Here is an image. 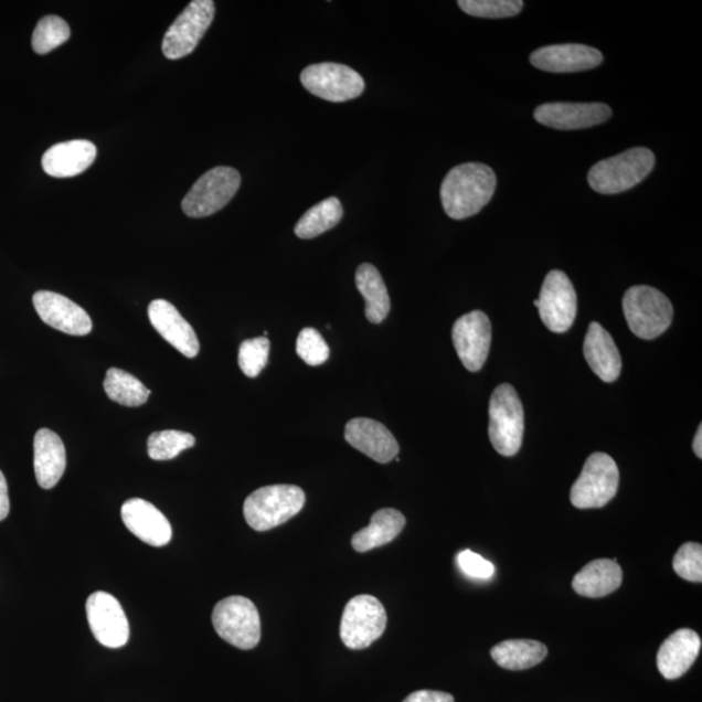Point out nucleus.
I'll return each mask as SVG.
<instances>
[{
	"label": "nucleus",
	"instance_id": "1",
	"mask_svg": "<svg viewBox=\"0 0 702 702\" xmlns=\"http://www.w3.org/2000/svg\"><path fill=\"white\" fill-rule=\"evenodd\" d=\"M497 185L491 167L465 163L453 168L442 185L443 208L455 221L477 215L492 200Z\"/></svg>",
	"mask_w": 702,
	"mask_h": 702
},
{
	"label": "nucleus",
	"instance_id": "2",
	"mask_svg": "<svg viewBox=\"0 0 702 702\" xmlns=\"http://www.w3.org/2000/svg\"><path fill=\"white\" fill-rule=\"evenodd\" d=\"M655 164V153L649 149H630L592 167L588 182L599 194L624 193L640 184L652 172Z\"/></svg>",
	"mask_w": 702,
	"mask_h": 702
},
{
	"label": "nucleus",
	"instance_id": "3",
	"mask_svg": "<svg viewBox=\"0 0 702 702\" xmlns=\"http://www.w3.org/2000/svg\"><path fill=\"white\" fill-rule=\"evenodd\" d=\"M306 496L297 486H268L247 497L244 515L253 530L265 532L296 517L305 507Z\"/></svg>",
	"mask_w": 702,
	"mask_h": 702
},
{
	"label": "nucleus",
	"instance_id": "4",
	"mask_svg": "<svg viewBox=\"0 0 702 702\" xmlns=\"http://www.w3.org/2000/svg\"><path fill=\"white\" fill-rule=\"evenodd\" d=\"M489 438L497 453L513 457L521 449L524 433V412L513 385L496 387L489 402Z\"/></svg>",
	"mask_w": 702,
	"mask_h": 702
},
{
	"label": "nucleus",
	"instance_id": "5",
	"mask_svg": "<svg viewBox=\"0 0 702 702\" xmlns=\"http://www.w3.org/2000/svg\"><path fill=\"white\" fill-rule=\"evenodd\" d=\"M624 312L631 332L642 340H653L667 332L674 309L662 291L636 285L626 291Z\"/></svg>",
	"mask_w": 702,
	"mask_h": 702
},
{
	"label": "nucleus",
	"instance_id": "6",
	"mask_svg": "<svg viewBox=\"0 0 702 702\" xmlns=\"http://www.w3.org/2000/svg\"><path fill=\"white\" fill-rule=\"evenodd\" d=\"M212 625L219 636L231 646L248 650L260 641V617L257 606L243 596H231L217 603Z\"/></svg>",
	"mask_w": 702,
	"mask_h": 702
},
{
	"label": "nucleus",
	"instance_id": "7",
	"mask_svg": "<svg viewBox=\"0 0 702 702\" xmlns=\"http://www.w3.org/2000/svg\"><path fill=\"white\" fill-rule=\"evenodd\" d=\"M619 470L610 456L594 453L585 462L581 477L574 482L570 501L577 509H599L617 494Z\"/></svg>",
	"mask_w": 702,
	"mask_h": 702
},
{
	"label": "nucleus",
	"instance_id": "8",
	"mask_svg": "<svg viewBox=\"0 0 702 702\" xmlns=\"http://www.w3.org/2000/svg\"><path fill=\"white\" fill-rule=\"evenodd\" d=\"M240 185L241 176L234 168H212L189 190L181 208L189 217L200 219L216 214L232 201Z\"/></svg>",
	"mask_w": 702,
	"mask_h": 702
},
{
	"label": "nucleus",
	"instance_id": "9",
	"mask_svg": "<svg viewBox=\"0 0 702 702\" xmlns=\"http://www.w3.org/2000/svg\"><path fill=\"white\" fill-rule=\"evenodd\" d=\"M386 611L382 603L371 595L351 598L343 610L340 638L349 649L369 648L382 638L386 627Z\"/></svg>",
	"mask_w": 702,
	"mask_h": 702
},
{
	"label": "nucleus",
	"instance_id": "10",
	"mask_svg": "<svg viewBox=\"0 0 702 702\" xmlns=\"http://www.w3.org/2000/svg\"><path fill=\"white\" fill-rule=\"evenodd\" d=\"M305 89L328 102L355 99L364 92V79L353 68L338 63L309 65L301 73Z\"/></svg>",
	"mask_w": 702,
	"mask_h": 702
},
{
	"label": "nucleus",
	"instance_id": "11",
	"mask_svg": "<svg viewBox=\"0 0 702 702\" xmlns=\"http://www.w3.org/2000/svg\"><path fill=\"white\" fill-rule=\"evenodd\" d=\"M215 17V3L212 0H194L168 29L163 40V54L170 61L193 53L208 32Z\"/></svg>",
	"mask_w": 702,
	"mask_h": 702
},
{
	"label": "nucleus",
	"instance_id": "12",
	"mask_svg": "<svg viewBox=\"0 0 702 702\" xmlns=\"http://www.w3.org/2000/svg\"><path fill=\"white\" fill-rule=\"evenodd\" d=\"M539 313L541 320L554 333L567 332L574 325L577 299L574 285L562 270H552L541 287Z\"/></svg>",
	"mask_w": 702,
	"mask_h": 702
},
{
	"label": "nucleus",
	"instance_id": "13",
	"mask_svg": "<svg viewBox=\"0 0 702 702\" xmlns=\"http://www.w3.org/2000/svg\"><path fill=\"white\" fill-rule=\"evenodd\" d=\"M86 616L94 638L106 648L117 649L129 640V621L123 606L107 592L99 591L87 598Z\"/></svg>",
	"mask_w": 702,
	"mask_h": 702
},
{
	"label": "nucleus",
	"instance_id": "14",
	"mask_svg": "<svg viewBox=\"0 0 702 702\" xmlns=\"http://www.w3.org/2000/svg\"><path fill=\"white\" fill-rule=\"evenodd\" d=\"M453 343L459 360L471 372L486 364L491 349L492 326L485 312L475 310L460 317L453 326Z\"/></svg>",
	"mask_w": 702,
	"mask_h": 702
},
{
	"label": "nucleus",
	"instance_id": "15",
	"mask_svg": "<svg viewBox=\"0 0 702 702\" xmlns=\"http://www.w3.org/2000/svg\"><path fill=\"white\" fill-rule=\"evenodd\" d=\"M36 313L45 323L71 336H86L93 323L83 307L54 291L40 290L33 296Z\"/></svg>",
	"mask_w": 702,
	"mask_h": 702
},
{
	"label": "nucleus",
	"instance_id": "16",
	"mask_svg": "<svg viewBox=\"0 0 702 702\" xmlns=\"http://www.w3.org/2000/svg\"><path fill=\"white\" fill-rule=\"evenodd\" d=\"M611 108L604 104H545L535 109V119L545 127L561 130L585 129L608 121Z\"/></svg>",
	"mask_w": 702,
	"mask_h": 702
},
{
	"label": "nucleus",
	"instance_id": "17",
	"mask_svg": "<svg viewBox=\"0 0 702 702\" xmlns=\"http://www.w3.org/2000/svg\"><path fill=\"white\" fill-rule=\"evenodd\" d=\"M345 440L379 464H390L400 453V445L391 430L369 418L351 419L345 427Z\"/></svg>",
	"mask_w": 702,
	"mask_h": 702
},
{
	"label": "nucleus",
	"instance_id": "18",
	"mask_svg": "<svg viewBox=\"0 0 702 702\" xmlns=\"http://www.w3.org/2000/svg\"><path fill=\"white\" fill-rule=\"evenodd\" d=\"M121 518L127 529L143 543L160 547L170 543L172 526L162 511L142 499H131L123 504Z\"/></svg>",
	"mask_w": 702,
	"mask_h": 702
},
{
	"label": "nucleus",
	"instance_id": "19",
	"mask_svg": "<svg viewBox=\"0 0 702 702\" xmlns=\"http://www.w3.org/2000/svg\"><path fill=\"white\" fill-rule=\"evenodd\" d=\"M149 318L157 332L182 355L190 360L199 355L200 341L193 327L172 304L166 299H156L149 306Z\"/></svg>",
	"mask_w": 702,
	"mask_h": 702
},
{
	"label": "nucleus",
	"instance_id": "20",
	"mask_svg": "<svg viewBox=\"0 0 702 702\" xmlns=\"http://www.w3.org/2000/svg\"><path fill=\"white\" fill-rule=\"evenodd\" d=\"M530 61L536 68L552 73H573L598 67L604 56L598 50L567 43L533 51Z\"/></svg>",
	"mask_w": 702,
	"mask_h": 702
},
{
	"label": "nucleus",
	"instance_id": "21",
	"mask_svg": "<svg viewBox=\"0 0 702 702\" xmlns=\"http://www.w3.org/2000/svg\"><path fill=\"white\" fill-rule=\"evenodd\" d=\"M701 639L698 632L682 628L663 641L657 655V667L668 680L683 677L698 660Z\"/></svg>",
	"mask_w": 702,
	"mask_h": 702
},
{
	"label": "nucleus",
	"instance_id": "22",
	"mask_svg": "<svg viewBox=\"0 0 702 702\" xmlns=\"http://www.w3.org/2000/svg\"><path fill=\"white\" fill-rule=\"evenodd\" d=\"M97 158V148L91 141L75 140L50 148L42 158L43 171L56 179L73 178L87 170Z\"/></svg>",
	"mask_w": 702,
	"mask_h": 702
},
{
	"label": "nucleus",
	"instance_id": "23",
	"mask_svg": "<svg viewBox=\"0 0 702 702\" xmlns=\"http://www.w3.org/2000/svg\"><path fill=\"white\" fill-rule=\"evenodd\" d=\"M583 350L589 368L603 382H616L621 371V358L610 333L596 321L589 325Z\"/></svg>",
	"mask_w": 702,
	"mask_h": 702
},
{
	"label": "nucleus",
	"instance_id": "24",
	"mask_svg": "<svg viewBox=\"0 0 702 702\" xmlns=\"http://www.w3.org/2000/svg\"><path fill=\"white\" fill-rule=\"evenodd\" d=\"M65 466L67 455L62 438L51 429H40L34 436V472L40 487L54 488L61 481Z\"/></svg>",
	"mask_w": 702,
	"mask_h": 702
},
{
	"label": "nucleus",
	"instance_id": "25",
	"mask_svg": "<svg viewBox=\"0 0 702 702\" xmlns=\"http://www.w3.org/2000/svg\"><path fill=\"white\" fill-rule=\"evenodd\" d=\"M624 581V572L616 560H596L584 566L573 579L577 595L589 598L609 596Z\"/></svg>",
	"mask_w": 702,
	"mask_h": 702
},
{
	"label": "nucleus",
	"instance_id": "26",
	"mask_svg": "<svg viewBox=\"0 0 702 702\" xmlns=\"http://www.w3.org/2000/svg\"><path fill=\"white\" fill-rule=\"evenodd\" d=\"M406 524V518L396 509L377 510L371 517V522L365 529L358 531L351 545L358 553H365L376 547L392 543Z\"/></svg>",
	"mask_w": 702,
	"mask_h": 702
},
{
	"label": "nucleus",
	"instance_id": "27",
	"mask_svg": "<svg viewBox=\"0 0 702 702\" xmlns=\"http://www.w3.org/2000/svg\"><path fill=\"white\" fill-rule=\"evenodd\" d=\"M355 284L365 301V318L371 323H382L391 311V298L377 268L370 263L358 267Z\"/></svg>",
	"mask_w": 702,
	"mask_h": 702
},
{
	"label": "nucleus",
	"instance_id": "28",
	"mask_svg": "<svg viewBox=\"0 0 702 702\" xmlns=\"http://www.w3.org/2000/svg\"><path fill=\"white\" fill-rule=\"evenodd\" d=\"M497 664L508 670H525L536 667L545 660L547 648L535 640H507L497 644L491 650Z\"/></svg>",
	"mask_w": 702,
	"mask_h": 702
},
{
	"label": "nucleus",
	"instance_id": "29",
	"mask_svg": "<svg viewBox=\"0 0 702 702\" xmlns=\"http://www.w3.org/2000/svg\"><path fill=\"white\" fill-rule=\"evenodd\" d=\"M343 216L342 204L339 199L331 196L319 202L299 219L296 225V236L302 240H311L334 228Z\"/></svg>",
	"mask_w": 702,
	"mask_h": 702
},
{
	"label": "nucleus",
	"instance_id": "30",
	"mask_svg": "<svg viewBox=\"0 0 702 702\" xmlns=\"http://www.w3.org/2000/svg\"><path fill=\"white\" fill-rule=\"evenodd\" d=\"M104 386L109 400L128 407L141 406L150 397V391L140 380L120 369L107 371Z\"/></svg>",
	"mask_w": 702,
	"mask_h": 702
},
{
	"label": "nucleus",
	"instance_id": "31",
	"mask_svg": "<svg viewBox=\"0 0 702 702\" xmlns=\"http://www.w3.org/2000/svg\"><path fill=\"white\" fill-rule=\"evenodd\" d=\"M71 36L67 21L59 17H45L36 24L32 39V47L35 54L46 55L51 51L62 46Z\"/></svg>",
	"mask_w": 702,
	"mask_h": 702
},
{
	"label": "nucleus",
	"instance_id": "32",
	"mask_svg": "<svg viewBox=\"0 0 702 702\" xmlns=\"http://www.w3.org/2000/svg\"><path fill=\"white\" fill-rule=\"evenodd\" d=\"M195 437L182 430H162L151 434L148 440L149 456L153 460H170L180 453L193 448Z\"/></svg>",
	"mask_w": 702,
	"mask_h": 702
},
{
	"label": "nucleus",
	"instance_id": "33",
	"mask_svg": "<svg viewBox=\"0 0 702 702\" xmlns=\"http://www.w3.org/2000/svg\"><path fill=\"white\" fill-rule=\"evenodd\" d=\"M459 9L470 17L482 19H507L523 10L522 0H459Z\"/></svg>",
	"mask_w": 702,
	"mask_h": 702
},
{
	"label": "nucleus",
	"instance_id": "34",
	"mask_svg": "<svg viewBox=\"0 0 702 702\" xmlns=\"http://www.w3.org/2000/svg\"><path fill=\"white\" fill-rule=\"evenodd\" d=\"M269 358V340L257 338L241 343L238 365L247 377H257L266 368Z\"/></svg>",
	"mask_w": 702,
	"mask_h": 702
},
{
	"label": "nucleus",
	"instance_id": "35",
	"mask_svg": "<svg viewBox=\"0 0 702 702\" xmlns=\"http://www.w3.org/2000/svg\"><path fill=\"white\" fill-rule=\"evenodd\" d=\"M297 354L309 365H320L328 361L331 350L316 328H305L297 339Z\"/></svg>",
	"mask_w": 702,
	"mask_h": 702
},
{
	"label": "nucleus",
	"instance_id": "36",
	"mask_svg": "<svg viewBox=\"0 0 702 702\" xmlns=\"http://www.w3.org/2000/svg\"><path fill=\"white\" fill-rule=\"evenodd\" d=\"M674 572L684 581L701 583L702 546L698 543H685L679 547L672 561Z\"/></svg>",
	"mask_w": 702,
	"mask_h": 702
},
{
	"label": "nucleus",
	"instance_id": "37",
	"mask_svg": "<svg viewBox=\"0 0 702 702\" xmlns=\"http://www.w3.org/2000/svg\"><path fill=\"white\" fill-rule=\"evenodd\" d=\"M458 566L472 579H491L494 574V566L491 562L482 559L480 554L471 551H464L458 554Z\"/></svg>",
	"mask_w": 702,
	"mask_h": 702
},
{
	"label": "nucleus",
	"instance_id": "38",
	"mask_svg": "<svg viewBox=\"0 0 702 702\" xmlns=\"http://www.w3.org/2000/svg\"><path fill=\"white\" fill-rule=\"evenodd\" d=\"M404 702H455V698L450 693L423 690L408 694Z\"/></svg>",
	"mask_w": 702,
	"mask_h": 702
},
{
	"label": "nucleus",
	"instance_id": "39",
	"mask_svg": "<svg viewBox=\"0 0 702 702\" xmlns=\"http://www.w3.org/2000/svg\"><path fill=\"white\" fill-rule=\"evenodd\" d=\"M10 514L9 486L2 471H0V522Z\"/></svg>",
	"mask_w": 702,
	"mask_h": 702
},
{
	"label": "nucleus",
	"instance_id": "40",
	"mask_svg": "<svg viewBox=\"0 0 702 702\" xmlns=\"http://www.w3.org/2000/svg\"><path fill=\"white\" fill-rule=\"evenodd\" d=\"M693 451L700 459L702 458V426L699 427L696 436L693 438Z\"/></svg>",
	"mask_w": 702,
	"mask_h": 702
},
{
	"label": "nucleus",
	"instance_id": "41",
	"mask_svg": "<svg viewBox=\"0 0 702 702\" xmlns=\"http://www.w3.org/2000/svg\"><path fill=\"white\" fill-rule=\"evenodd\" d=\"M533 304H535V306H536V307H539V301H538V299H536V301H535V302H533Z\"/></svg>",
	"mask_w": 702,
	"mask_h": 702
}]
</instances>
